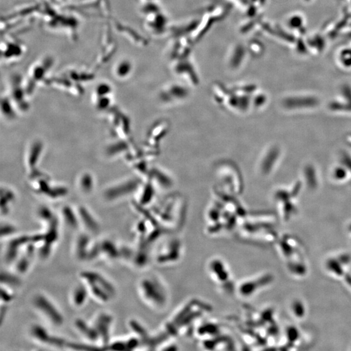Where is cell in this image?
<instances>
[{
	"label": "cell",
	"instance_id": "cell-1",
	"mask_svg": "<svg viewBox=\"0 0 351 351\" xmlns=\"http://www.w3.org/2000/svg\"><path fill=\"white\" fill-rule=\"evenodd\" d=\"M138 291L141 299L152 310L162 312L171 301V295L164 280L156 275L147 276L140 280Z\"/></svg>",
	"mask_w": 351,
	"mask_h": 351
},
{
	"label": "cell",
	"instance_id": "cell-2",
	"mask_svg": "<svg viewBox=\"0 0 351 351\" xmlns=\"http://www.w3.org/2000/svg\"><path fill=\"white\" fill-rule=\"evenodd\" d=\"M79 278L87 286L90 297L99 303L107 304L116 295L114 285L100 273L85 270L79 273Z\"/></svg>",
	"mask_w": 351,
	"mask_h": 351
},
{
	"label": "cell",
	"instance_id": "cell-3",
	"mask_svg": "<svg viewBox=\"0 0 351 351\" xmlns=\"http://www.w3.org/2000/svg\"><path fill=\"white\" fill-rule=\"evenodd\" d=\"M207 273L213 283L227 295L235 294L236 284L228 264L220 257H213L206 265Z\"/></svg>",
	"mask_w": 351,
	"mask_h": 351
},
{
	"label": "cell",
	"instance_id": "cell-4",
	"mask_svg": "<svg viewBox=\"0 0 351 351\" xmlns=\"http://www.w3.org/2000/svg\"><path fill=\"white\" fill-rule=\"evenodd\" d=\"M32 305L48 323L56 327L63 326L65 322L63 313L47 295L37 293L33 297Z\"/></svg>",
	"mask_w": 351,
	"mask_h": 351
},
{
	"label": "cell",
	"instance_id": "cell-5",
	"mask_svg": "<svg viewBox=\"0 0 351 351\" xmlns=\"http://www.w3.org/2000/svg\"><path fill=\"white\" fill-rule=\"evenodd\" d=\"M184 254V245L177 237L165 241L156 253L155 261L160 266H173L180 262Z\"/></svg>",
	"mask_w": 351,
	"mask_h": 351
},
{
	"label": "cell",
	"instance_id": "cell-6",
	"mask_svg": "<svg viewBox=\"0 0 351 351\" xmlns=\"http://www.w3.org/2000/svg\"><path fill=\"white\" fill-rule=\"evenodd\" d=\"M271 279V277L265 275L242 280L240 283L236 284L235 295L241 299H247L253 297L264 286L269 284Z\"/></svg>",
	"mask_w": 351,
	"mask_h": 351
},
{
	"label": "cell",
	"instance_id": "cell-7",
	"mask_svg": "<svg viewBox=\"0 0 351 351\" xmlns=\"http://www.w3.org/2000/svg\"><path fill=\"white\" fill-rule=\"evenodd\" d=\"M30 333L33 339L42 345L59 348H67V340L52 335L47 328L41 324H32L30 329Z\"/></svg>",
	"mask_w": 351,
	"mask_h": 351
},
{
	"label": "cell",
	"instance_id": "cell-8",
	"mask_svg": "<svg viewBox=\"0 0 351 351\" xmlns=\"http://www.w3.org/2000/svg\"><path fill=\"white\" fill-rule=\"evenodd\" d=\"M113 315L107 312H101L95 317L93 325L98 332L101 346L105 349L111 342V331L113 324Z\"/></svg>",
	"mask_w": 351,
	"mask_h": 351
},
{
	"label": "cell",
	"instance_id": "cell-9",
	"mask_svg": "<svg viewBox=\"0 0 351 351\" xmlns=\"http://www.w3.org/2000/svg\"><path fill=\"white\" fill-rule=\"evenodd\" d=\"M74 326L79 334L89 341V343L95 344L100 342L98 332L93 324H90L82 318L79 317L75 319Z\"/></svg>",
	"mask_w": 351,
	"mask_h": 351
},
{
	"label": "cell",
	"instance_id": "cell-10",
	"mask_svg": "<svg viewBox=\"0 0 351 351\" xmlns=\"http://www.w3.org/2000/svg\"><path fill=\"white\" fill-rule=\"evenodd\" d=\"M92 245L89 233L79 234L74 246V254L77 259L80 261H87Z\"/></svg>",
	"mask_w": 351,
	"mask_h": 351
},
{
	"label": "cell",
	"instance_id": "cell-11",
	"mask_svg": "<svg viewBox=\"0 0 351 351\" xmlns=\"http://www.w3.org/2000/svg\"><path fill=\"white\" fill-rule=\"evenodd\" d=\"M89 296L87 286L81 281L80 284L73 288L70 294V301L75 308H81L87 303Z\"/></svg>",
	"mask_w": 351,
	"mask_h": 351
},
{
	"label": "cell",
	"instance_id": "cell-12",
	"mask_svg": "<svg viewBox=\"0 0 351 351\" xmlns=\"http://www.w3.org/2000/svg\"><path fill=\"white\" fill-rule=\"evenodd\" d=\"M80 224L87 230V233L96 234L100 231V224L95 218L85 209H81L79 213Z\"/></svg>",
	"mask_w": 351,
	"mask_h": 351
},
{
	"label": "cell",
	"instance_id": "cell-13",
	"mask_svg": "<svg viewBox=\"0 0 351 351\" xmlns=\"http://www.w3.org/2000/svg\"><path fill=\"white\" fill-rule=\"evenodd\" d=\"M101 256L108 260H115L121 258V249L111 240H105L100 243Z\"/></svg>",
	"mask_w": 351,
	"mask_h": 351
},
{
	"label": "cell",
	"instance_id": "cell-14",
	"mask_svg": "<svg viewBox=\"0 0 351 351\" xmlns=\"http://www.w3.org/2000/svg\"><path fill=\"white\" fill-rule=\"evenodd\" d=\"M34 257L25 253L24 255H20L14 265L15 272L19 275H24L27 273L32 267V258Z\"/></svg>",
	"mask_w": 351,
	"mask_h": 351
},
{
	"label": "cell",
	"instance_id": "cell-15",
	"mask_svg": "<svg viewBox=\"0 0 351 351\" xmlns=\"http://www.w3.org/2000/svg\"><path fill=\"white\" fill-rule=\"evenodd\" d=\"M1 284L3 286L13 288L19 286L21 284V280L19 277V274L9 272L8 271H2Z\"/></svg>",
	"mask_w": 351,
	"mask_h": 351
},
{
	"label": "cell",
	"instance_id": "cell-16",
	"mask_svg": "<svg viewBox=\"0 0 351 351\" xmlns=\"http://www.w3.org/2000/svg\"><path fill=\"white\" fill-rule=\"evenodd\" d=\"M64 222L70 228L75 229L78 228L80 222H79V215L73 213L70 209L66 208L63 211Z\"/></svg>",
	"mask_w": 351,
	"mask_h": 351
},
{
	"label": "cell",
	"instance_id": "cell-17",
	"mask_svg": "<svg viewBox=\"0 0 351 351\" xmlns=\"http://www.w3.org/2000/svg\"><path fill=\"white\" fill-rule=\"evenodd\" d=\"M17 227L10 223H4L1 226V238H14L17 233Z\"/></svg>",
	"mask_w": 351,
	"mask_h": 351
},
{
	"label": "cell",
	"instance_id": "cell-18",
	"mask_svg": "<svg viewBox=\"0 0 351 351\" xmlns=\"http://www.w3.org/2000/svg\"><path fill=\"white\" fill-rule=\"evenodd\" d=\"M12 288H9L2 285L1 286V302L2 304H8L12 302L15 299V294L13 292Z\"/></svg>",
	"mask_w": 351,
	"mask_h": 351
},
{
	"label": "cell",
	"instance_id": "cell-19",
	"mask_svg": "<svg viewBox=\"0 0 351 351\" xmlns=\"http://www.w3.org/2000/svg\"><path fill=\"white\" fill-rule=\"evenodd\" d=\"M105 350H127L125 340H116L110 342Z\"/></svg>",
	"mask_w": 351,
	"mask_h": 351
},
{
	"label": "cell",
	"instance_id": "cell-20",
	"mask_svg": "<svg viewBox=\"0 0 351 351\" xmlns=\"http://www.w3.org/2000/svg\"><path fill=\"white\" fill-rule=\"evenodd\" d=\"M293 312L296 317H302L305 314V309L303 304L300 301H295L292 305Z\"/></svg>",
	"mask_w": 351,
	"mask_h": 351
}]
</instances>
